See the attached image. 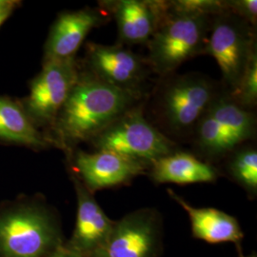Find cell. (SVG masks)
<instances>
[{"instance_id": "1", "label": "cell", "mask_w": 257, "mask_h": 257, "mask_svg": "<svg viewBox=\"0 0 257 257\" xmlns=\"http://www.w3.org/2000/svg\"><path fill=\"white\" fill-rule=\"evenodd\" d=\"M144 93L121 90L95 75L79 73L53 130L59 146L72 152L81 142L91 141L125 111L142 102Z\"/></svg>"}, {"instance_id": "2", "label": "cell", "mask_w": 257, "mask_h": 257, "mask_svg": "<svg viewBox=\"0 0 257 257\" xmlns=\"http://www.w3.org/2000/svg\"><path fill=\"white\" fill-rule=\"evenodd\" d=\"M65 242L59 215L44 200L0 207V257H45Z\"/></svg>"}, {"instance_id": "3", "label": "cell", "mask_w": 257, "mask_h": 257, "mask_svg": "<svg viewBox=\"0 0 257 257\" xmlns=\"http://www.w3.org/2000/svg\"><path fill=\"white\" fill-rule=\"evenodd\" d=\"M163 78L155 99L156 118L165 136L193 137L198 121L224 87L200 73L172 74Z\"/></svg>"}, {"instance_id": "4", "label": "cell", "mask_w": 257, "mask_h": 257, "mask_svg": "<svg viewBox=\"0 0 257 257\" xmlns=\"http://www.w3.org/2000/svg\"><path fill=\"white\" fill-rule=\"evenodd\" d=\"M256 114L223 89L198 121L193 135L195 156L214 165L256 137Z\"/></svg>"}, {"instance_id": "5", "label": "cell", "mask_w": 257, "mask_h": 257, "mask_svg": "<svg viewBox=\"0 0 257 257\" xmlns=\"http://www.w3.org/2000/svg\"><path fill=\"white\" fill-rule=\"evenodd\" d=\"M212 19L206 16H166L146 44V60L152 72L165 77L189 59L204 55Z\"/></svg>"}, {"instance_id": "6", "label": "cell", "mask_w": 257, "mask_h": 257, "mask_svg": "<svg viewBox=\"0 0 257 257\" xmlns=\"http://www.w3.org/2000/svg\"><path fill=\"white\" fill-rule=\"evenodd\" d=\"M96 151H110L149 168L157 159L177 151L175 141L144 115V102L125 111L91 140Z\"/></svg>"}, {"instance_id": "7", "label": "cell", "mask_w": 257, "mask_h": 257, "mask_svg": "<svg viewBox=\"0 0 257 257\" xmlns=\"http://www.w3.org/2000/svg\"><path fill=\"white\" fill-rule=\"evenodd\" d=\"M255 30L230 12L212 19L204 55L215 59L220 68L222 86L230 93L238 89L250 56L257 49Z\"/></svg>"}, {"instance_id": "8", "label": "cell", "mask_w": 257, "mask_h": 257, "mask_svg": "<svg viewBox=\"0 0 257 257\" xmlns=\"http://www.w3.org/2000/svg\"><path fill=\"white\" fill-rule=\"evenodd\" d=\"M163 248L162 214L146 207L115 221L106 242L90 257H162Z\"/></svg>"}, {"instance_id": "9", "label": "cell", "mask_w": 257, "mask_h": 257, "mask_svg": "<svg viewBox=\"0 0 257 257\" xmlns=\"http://www.w3.org/2000/svg\"><path fill=\"white\" fill-rule=\"evenodd\" d=\"M79 75L75 58L44 60L31 85L26 112L35 124L53 127Z\"/></svg>"}, {"instance_id": "10", "label": "cell", "mask_w": 257, "mask_h": 257, "mask_svg": "<svg viewBox=\"0 0 257 257\" xmlns=\"http://www.w3.org/2000/svg\"><path fill=\"white\" fill-rule=\"evenodd\" d=\"M87 52L91 74L121 90L144 93L143 85L152 72L146 58L119 43H89Z\"/></svg>"}, {"instance_id": "11", "label": "cell", "mask_w": 257, "mask_h": 257, "mask_svg": "<svg viewBox=\"0 0 257 257\" xmlns=\"http://www.w3.org/2000/svg\"><path fill=\"white\" fill-rule=\"evenodd\" d=\"M72 164L71 173L92 193L128 185L149 170L141 162L110 151H76L72 155Z\"/></svg>"}, {"instance_id": "12", "label": "cell", "mask_w": 257, "mask_h": 257, "mask_svg": "<svg viewBox=\"0 0 257 257\" xmlns=\"http://www.w3.org/2000/svg\"><path fill=\"white\" fill-rule=\"evenodd\" d=\"M100 7L115 20L117 43L124 46L147 44L166 17L161 0H110Z\"/></svg>"}, {"instance_id": "13", "label": "cell", "mask_w": 257, "mask_h": 257, "mask_svg": "<svg viewBox=\"0 0 257 257\" xmlns=\"http://www.w3.org/2000/svg\"><path fill=\"white\" fill-rule=\"evenodd\" d=\"M77 200L74 231L66 246L84 257H90L106 242L115 220H111L103 211L79 178L71 173Z\"/></svg>"}, {"instance_id": "14", "label": "cell", "mask_w": 257, "mask_h": 257, "mask_svg": "<svg viewBox=\"0 0 257 257\" xmlns=\"http://www.w3.org/2000/svg\"><path fill=\"white\" fill-rule=\"evenodd\" d=\"M110 19V15L101 7L62 13L49 34L44 60L74 58L88 34L92 29L104 25Z\"/></svg>"}, {"instance_id": "15", "label": "cell", "mask_w": 257, "mask_h": 257, "mask_svg": "<svg viewBox=\"0 0 257 257\" xmlns=\"http://www.w3.org/2000/svg\"><path fill=\"white\" fill-rule=\"evenodd\" d=\"M167 193L187 212L194 238L210 244L232 243L239 255L243 254L244 232L236 217L215 208L194 207L172 189H167Z\"/></svg>"}, {"instance_id": "16", "label": "cell", "mask_w": 257, "mask_h": 257, "mask_svg": "<svg viewBox=\"0 0 257 257\" xmlns=\"http://www.w3.org/2000/svg\"><path fill=\"white\" fill-rule=\"evenodd\" d=\"M148 175L156 184L215 183L220 170L194 154L177 150L150 166Z\"/></svg>"}, {"instance_id": "17", "label": "cell", "mask_w": 257, "mask_h": 257, "mask_svg": "<svg viewBox=\"0 0 257 257\" xmlns=\"http://www.w3.org/2000/svg\"><path fill=\"white\" fill-rule=\"evenodd\" d=\"M0 139L35 149L47 147L50 140L38 130L26 110L0 96Z\"/></svg>"}, {"instance_id": "18", "label": "cell", "mask_w": 257, "mask_h": 257, "mask_svg": "<svg viewBox=\"0 0 257 257\" xmlns=\"http://www.w3.org/2000/svg\"><path fill=\"white\" fill-rule=\"evenodd\" d=\"M224 173L237 184L248 198L257 196V150L251 144H243L230 152L225 158Z\"/></svg>"}, {"instance_id": "19", "label": "cell", "mask_w": 257, "mask_h": 257, "mask_svg": "<svg viewBox=\"0 0 257 257\" xmlns=\"http://www.w3.org/2000/svg\"><path fill=\"white\" fill-rule=\"evenodd\" d=\"M163 2L165 16L215 17L229 12L227 0H174Z\"/></svg>"}, {"instance_id": "20", "label": "cell", "mask_w": 257, "mask_h": 257, "mask_svg": "<svg viewBox=\"0 0 257 257\" xmlns=\"http://www.w3.org/2000/svg\"><path fill=\"white\" fill-rule=\"evenodd\" d=\"M240 106L253 110L257 103V49L252 53L238 89L230 93Z\"/></svg>"}, {"instance_id": "21", "label": "cell", "mask_w": 257, "mask_h": 257, "mask_svg": "<svg viewBox=\"0 0 257 257\" xmlns=\"http://www.w3.org/2000/svg\"><path fill=\"white\" fill-rule=\"evenodd\" d=\"M229 12L236 15L240 19L248 22L251 27L256 29V0H227Z\"/></svg>"}, {"instance_id": "22", "label": "cell", "mask_w": 257, "mask_h": 257, "mask_svg": "<svg viewBox=\"0 0 257 257\" xmlns=\"http://www.w3.org/2000/svg\"><path fill=\"white\" fill-rule=\"evenodd\" d=\"M45 257H84L80 253L76 252L74 249L66 246V244L55 248L51 253Z\"/></svg>"}, {"instance_id": "23", "label": "cell", "mask_w": 257, "mask_h": 257, "mask_svg": "<svg viewBox=\"0 0 257 257\" xmlns=\"http://www.w3.org/2000/svg\"><path fill=\"white\" fill-rule=\"evenodd\" d=\"M15 6H16V1L0 0V13L8 10H13Z\"/></svg>"}, {"instance_id": "24", "label": "cell", "mask_w": 257, "mask_h": 257, "mask_svg": "<svg viewBox=\"0 0 257 257\" xmlns=\"http://www.w3.org/2000/svg\"><path fill=\"white\" fill-rule=\"evenodd\" d=\"M12 11H13V10H8V11H4V12H1V13H0V26L6 21V19L9 18Z\"/></svg>"}, {"instance_id": "25", "label": "cell", "mask_w": 257, "mask_h": 257, "mask_svg": "<svg viewBox=\"0 0 257 257\" xmlns=\"http://www.w3.org/2000/svg\"><path fill=\"white\" fill-rule=\"evenodd\" d=\"M238 257H257L256 252H251V253H249V254H247V255H245V254H242V255H238Z\"/></svg>"}]
</instances>
